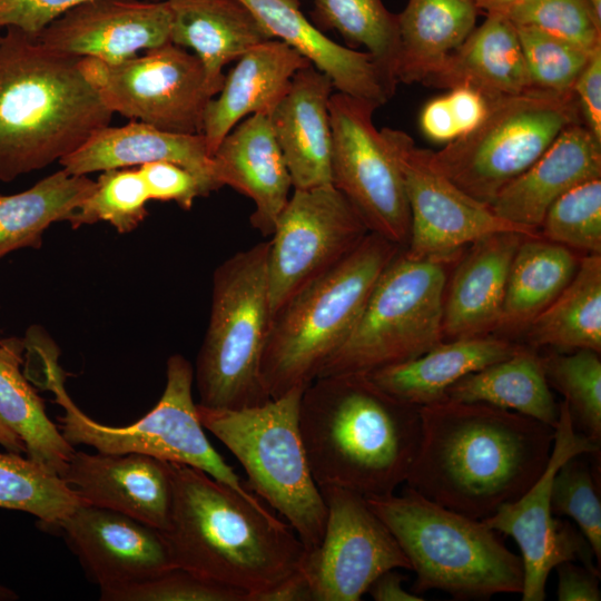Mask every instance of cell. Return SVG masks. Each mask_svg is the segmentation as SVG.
Wrapping results in <instances>:
<instances>
[{"label": "cell", "mask_w": 601, "mask_h": 601, "mask_svg": "<svg viewBox=\"0 0 601 601\" xmlns=\"http://www.w3.org/2000/svg\"><path fill=\"white\" fill-rule=\"evenodd\" d=\"M273 39H278L326 75L338 92L384 105L395 89L366 51L344 47L316 28L297 0H240Z\"/></svg>", "instance_id": "obj_25"}, {"label": "cell", "mask_w": 601, "mask_h": 601, "mask_svg": "<svg viewBox=\"0 0 601 601\" xmlns=\"http://www.w3.org/2000/svg\"><path fill=\"white\" fill-rule=\"evenodd\" d=\"M268 240L237 252L214 272L208 326L196 359L198 404L240 410L270 400L262 359L272 324Z\"/></svg>", "instance_id": "obj_8"}, {"label": "cell", "mask_w": 601, "mask_h": 601, "mask_svg": "<svg viewBox=\"0 0 601 601\" xmlns=\"http://www.w3.org/2000/svg\"><path fill=\"white\" fill-rule=\"evenodd\" d=\"M523 0H474L480 12L505 13Z\"/></svg>", "instance_id": "obj_53"}, {"label": "cell", "mask_w": 601, "mask_h": 601, "mask_svg": "<svg viewBox=\"0 0 601 601\" xmlns=\"http://www.w3.org/2000/svg\"><path fill=\"white\" fill-rule=\"evenodd\" d=\"M236 61L205 111L203 135L211 157L243 119L256 114L269 116L296 72L312 65L278 39L253 47Z\"/></svg>", "instance_id": "obj_26"}, {"label": "cell", "mask_w": 601, "mask_h": 601, "mask_svg": "<svg viewBox=\"0 0 601 601\" xmlns=\"http://www.w3.org/2000/svg\"><path fill=\"white\" fill-rule=\"evenodd\" d=\"M474 0H408L397 14V81L423 83L475 28Z\"/></svg>", "instance_id": "obj_31"}, {"label": "cell", "mask_w": 601, "mask_h": 601, "mask_svg": "<svg viewBox=\"0 0 601 601\" xmlns=\"http://www.w3.org/2000/svg\"><path fill=\"white\" fill-rule=\"evenodd\" d=\"M601 178V141L583 125L563 130L543 155L505 186L490 207L501 218L539 230L549 207L563 194Z\"/></svg>", "instance_id": "obj_24"}, {"label": "cell", "mask_w": 601, "mask_h": 601, "mask_svg": "<svg viewBox=\"0 0 601 601\" xmlns=\"http://www.w3.org/2000/svg\"><path fill=\"white\" fill-rule=\"evenodd\" d=\"M485 16L423 85L442 89L469 85L492 97L532 88L514 23L503 13Z\"/></svg>", "instance_id": "obj_30"}, {"label": "cell", "mask_w": 601, "mask_h": 601, "mask_svg": "<svg viewBox=\"0 0 601 601\" xmlns=\"http://www.w3.org/2000/svg\"><path fill=\"white\" fill-rule=\"evenodd\" d=\"M595 13L601 17V0H588Z\"/></svg>", "instance_id": "obj_54"}, {"label": "cell", "mask_w": 601, "mask_h": 601, "mask_svg": "<svg viewBox=\"0 0 601 601\" xmlns=\"http://www.w3.org/2000/svg\"><path fill=\"white\" fill-rule=\"evenodd\" d=\"M0 445L13 453H27L23 441L0 418Z\"/></svg>", "instance_id": "obj_52"}, {"label": "cell", "mask_w": 601, "mask_h": 601, "mask_svg": "<svg viewBox=\"0 0 601 601\" xmlns=\"http://www.w3.org/2000/svg\"><path fill=\"white\" fill-rule=\"evenodd\" d=\"M161 397L145 416L127 426L101 424L80 411L63 386L57 348L49 341L35 344L27 356V377L50 388L65 413L59 430L70 445L85 444L100 453H140L186 464L209 474L246 499L259 501L208 441L193 398L194 368L180 354L169 356Z\"/></svg>", "instance_id": "obj_7"}, {"label": "cell", "mask_w": 601, "mask_h": 601, "mask_svg": "<svg viewBox=\"0 0 601 601\" xmlns=\"http://www.w3.org/2000/svg\"><path fill=\"white\" fill-rule=\"evenodd\" d=\"M405 577L394 570L378 575L370 585L367 592L375 601H422L414 592L406 591L402 583Z\"/></svg>", "instance_id": "obj_51"}, {"label": "cell", "mask_w": 601, "mask_h": 601, "mask_svg": "<svg viewBox=\"0 0 601 601\" xmlns=\"http://www.w3.org/2000/svg\"><path fill=\"white\" fill-rule=\"evenodd\" d=\"M170 464L173 504L164 532L177 566L242 590L248 601L296 572L306 549L260 501L196 467Z\"/></svg>", "instance_id": "obj_3"}, {"label": "cell", "mask_w": 601, "mask_h": 601, "mask_svg": "<svg viewBox=\"0 0 601 601\" xmlns=\"http://www.w3.org/2000/svg\"><path fill=\"white\" fill-rule=\"evenodd\" d=\"M401 169L410 208V237L403 248L415 259L454 262L463 248L496 233L539 231L497 216L490 205L470 196L428 161L427 150L400 129H381Z\"/></svg>", "instance_id": "obj_15"}, {"label": "cell", "mask_w": 601, "mask_h": 601, "mask_svg": "<svg viewBox=\"0 0 601 601\" xmlns=\"http://www.w3.org/2000/svg\"><path fill=\"white\" fill-rule=\"evenodd\" d=\"M541 359L548 384L563 395L574 428L600 444V353L591 349H577L570 354L554 351Z\"/></svg>", "instance_id": "obj_39"}, {"label": "cell", "mask_w": 601, "mask_h": 601, "mask_svg": "<svg viewBox=\"0 0 601 601\" xmlns=\"http://www.w3.org/2000/svg\"><path fill=\"white\" fill-rule=\"evenodd\" d=\"M215 179L248 197L252 226L270 236L293 184L268 116L256 114L238 122L213 155Z\"/></svg>", "instance_id": "obj_21"}, {"label": "cell", "mask_w": 601, "mask_h": 601, "mask_svg": "<svg viewBox=\"0 0 601 601\" xmlns=\"http://www.w3.org/2000/svg\"><path fill=\"white\" fill-rule=\"evenodd\" d=\"M582 124L573 93L531 88L499 97L486 118L437 151L430 164L463 191L491 205L568 127Z\"/></svg>", "instance_id": "obj_11"}, {"label": "cell", "mask_w": 601, "mask_h": 601, "mask_svg": "<svg viewBox=\"0 0 601 601\" xmlns=\"http://www.w3.org/2000/svg\"><path fill=\"white\" fill-rule=\"evenodd\" d=\"M555 516L571 518L601 562V503L588 464L573 456L556 471L551 491Z\"/></svg>", "instance_id": "obj_44"}, {"label": "cell", "mask_w": 601, "mask_h": 601, "mask_svg": "<svg viewBox=\"0 0 601 601\" xmlns=\"http://www.w3.org/2000/svg\"><path fill=\"white\" fill-rule=\"evenodd\" d=\"M579 262L573 250L541 235L525 237L510 267L497 331L524 332L570 283Z\"/></svg>", "instance_id": "obj_33"}, {"label": "cell", "mask_w": 601, "mask_h": 601, "mask_svg": "<svg viewBox=\"0 0 601 601\" xmlns=\"http://www.w3.org/2000/svg\"><path fill=\"white\" fill-rule=\"evenodd\" d=\"M150 200L139 169L102 171L92 194L68 220L72 228L98 221L110 224L118 233L135 230L146 218Z\"/></svg>", "instance_id": "obj_40"}, {"label": "cell", "mask_w": 601, "mask_h": 601, "mask_svg": "<svg viewBox=\"0 0 601 601\" xmlns=\"http://www.w3.org/2000/svg\"><path fill=\"white\" fill-rule=\"evenodd\" d=\"M169 161L191 171L208 193L219 188L203 134H178L141 121L105 127L59 160L71 175Z\"/></svg>", "instance_id": "obj_27"}, {"label": "cell", "mask_w": 601, "mask_h": 601, "mask_svg": "<svg viewBox=\"0 0 601 601\" xmlns=\"http://www.w3.org/2000/svg\"><path fill=\"white\" fill-rule=\"evenodd\" d=\"M304 388L253 407L217 410L197 403L204 428L239 461L248 489L276 510L306 551L324 534L326 506L306 456L299 428Z\"/></svg>", "instance_id": "obj_9"}, {"label": "cell", "mask_w": 601, "mask_h": 601, "mask_svg": "<svg viewBox=\"0 0 601 601\" xmlns=\"http://www.w3.org/2000/svg\"><path fill=\"white\" fill-rule=\"evenodd\" d=\"M525 237L516 231H503L467 246L445 286L444 341L497 331L510 267Z\"/></svg>", "instance_id": "obj_22"}, {"label": "cell", "mask_w": 601, "mask_h": 601, "mask_svg": "<svg viewBox=\"0 0 601 601\" xmlns=\"http://www.w3.org/2000/svg\"><path fill=\"white\" fill-rule=\"evenodd\" d=\"M299 428L316 484L365 497L394 493L418 451L420 407L378 387L367 374L316 377L299 402Z\"/></svg>", "instance_id": "obj_2"}, {"label": "cell", "mask_w": 601, "mask_h": 601, "mask_svg": "<svg viewBox=\"0 0 601 601\" xmlns=\"http://www.w3.org/2000/svg\"><path fill=\"white\" fill-rule=\"evenodd\" d=\"M368 233L333 184L293 189L268 240L272 319L302 288L348 256Z\"/></svg>", "instance_id": "obj_14"}, {"label": "cell", "mask_w": 601, "mask_h": 601, "mask_svg": "<svg viewBox=\"0 0 601 601\" xmlns=\"http://www.w3.org/2000/svg\"><path fill=\"white\" fill-rule=\"evenodd\" d=\"M57 528L100 592L177 566L162 531L112 510L82 503Z\"/></svg>", "instance_id": "obj_18"}, {"label": "cell", "mask_w": 601, "mask_h": 601, "mask_svg": "<svg viewBox=\"0 0 601 601\" xmlns=\"http://www.w3.org/2000/svg\"><path fill=\"white\" fill-rule=\"evenodd\" d=\"M401 249L368 233L273 317L262 359V381L270 398L305 388L317 377L352 334L380 274Z\"/></svg>", "instance_id": "obj_5"}, {"label": "cell", "mask_w": 601, "mask_h": 601, "mask_svg": "<svg viewBox=\"0 0 601 601\" xmlns=\"http://www.w3.org/2000/svg\"><path fill=\"white\" fill-rule=\"evenodd\" d=\"M422 434L406 486L484 520L522 496L549 461L555 427L484 403L420 407Z\"/></svg>", "instance_id": "obj_1"}, {"label": "cell", "mask_w": 601, "mask_h": 601, "mask_svg": "<svg viewBox=\"0 0 601 601\" xmlns=\"http://www.w3.org/2000/svg\"><path fill=\"white\" fill-rule=\"evenodd\" d=\"M366 501L410 561L416 574L414 593L440 590L460 600L521 593V556L483 520L442 506L407 486L402 495Z\"/></svg>", "instance_id": "obj_6"}, {"label": "cell", "mask_w": 601, "mask_h": 601, "mask_svg": "<svg viewBox=\"0 0 601 601\" xmlns=\"http://www.w3.org/2000/svg\"><path fill=\"white\" fill-rule=\"evenodd\" d=\"M447 265L411 258L402 248L380 274L352 334L317 377L370 374L443 342Z\"/></svg>", "instance_id": "obj_10"}, {"label": "cell", "mask_w": 601, "mask_h": 601, "mask_svg": "<svg viewBox=\"0 0 601 601\" xmlns=\"http://www.w3.org/2000/svg\"><path fill=\"white\" fill-rule=\"evenodd\" d=\"M79 67L114 114L178 134H203L214 98L196 55L167 42L118 62L80 58Z\"/></svg>", "instance_id": "obj_12"}, {"label": "cell", "mask_w": 601, "mask_h": 601, "mask_svg": "<svg viewBox=\"0 0 601 601\" xmlns=\"http://www.w3.org/2000/svg\"><path fill=\"white\" fill-rule=\"evenodd\" d=\"M171 12L170 42L191 48L200 60L214 97L220 91L224 67L253 47L273 39L240 0H167Z\"/></svg>", "instance_id": "obj_28"}, {"label": "cell", "mask_w": 601, "mask_h": 601, "mask_svg": "<svg viewBox=\"0 0 601 601\" xmlns=\"http://www.w3.org/2000/svg\"><path fill=\"white\" fill-rule=\"evenodd\" d=\"M331 79L309 65L296 72L268 116L293 189L332 184Z\"/></svg>", "instance_id": "obj_23"}, {"label": "cell", "mask_w": 601, "mask_h": 601, "mask_svg": "<svg viewBox=\"0 0 601 601\" xmlns=\"http://www.w3.org/2000/svg\"><path fill=\"white\" fill-rule=\"evenodd\" d=\"M319 23L347 42L364 46L393 89L397 81L400 30L397 14L382 0H312Z\"/></svg>", "instance_id": "obj_37"}, {"label": "cell", "mask_w": 601, "mask_h": 601, "mask_svg": "<svg viewBox=\"0 0 601 601\" xmlns=\"http://www.w3.org/2000/svg\"><path fill=\"white\" fill-rule=\"evenodd\" d=\"M79 59L18 28L0 35V181L59 161L109 126Z\"/></svg>", "instance_id": "obj_4"}, {"label": "cell", "mask_w": 601, "mask_h": 601, "mask_svg": "<svg viewBox=\"0 0 601 601\" xmlns=\"http://www.w3.org/2000/svg\"><path fill=\"white\" fill-rule=\"evenodd\" d=\"M504 14L515 26L538 29L588 52L601 48V17L588 0H523Z\"/></svg>", "instance_id": "obj_42"}, {"label": "cell", "mask_w": 601, "mask_h": 601, "mask_svg": "<svg viewBox=\"0 0 601 601\" xmlns=\"http://www.w3.org/2000/svg\"><path fill=\"white\" fill-rule=\"evenodd\" d=\"M96 181L60 169L12 195L0 194V259L22 248H40L46 229L69 220Z\"/></svg>", "instance_id": "obj_36"}, {"label": "cell", "mask_w": 601, "mask_h": 601, "mask_svg": "<svg viewBox=\"0 0 601 601\" xmlns=\"http://www.w3.org/2000/svg\"><path fill=\"white\" fill-rule=\"evenodd\" d=\"M87 1L90 0H0V27H13L37 36L52 21Z\"/></svg>", "instance_id": "obj_47"}, {"label": "cell", "mask_w": 601, "mask_h": 601, "mask_svg": "<svg viewBox=\"0 0 601 601\" xmlns=\"http://www.w3.org/2000/svg\"><path fill=\"white\" fill-rule=\"evenodd\" d=\"M378 106L332 93V184L348 199L371 233L404 248L410 208L395 157L373 121Z\"/></svg>", "instance_id": "obj_13"}, {"label": "cell", "mask_w": 601, "mask_h": 601, "mask_svg": "<svg viewBox=\"0 0 601 601\" xmlns=\"http://www.w3.org/2000/svg\"><path fill=\"white\" fill-rule=\"evenodd\" d=\"M519 347L492 334L443 341L415 358L367 375L386 393L421 407L445 400L447 390L463 376L511 356Z\"/></svg>", "instance_id": "obj_29"}, {"label": "cell", "mask_w": 601, "mask_h": 601, "mask_svg": "<svg viewBox=\"0 0 601 601\" xmlns=\"http://www.w3.org/2000/svg\"><path fill=\"white\" fill-rule=\"evenodd\" d=\"M307 579L298 569L275 587L253 597L252 601H313Z\"/></svg>", "instance_id": "obj_50"}, {"label": "cell", "mask_w": 601, "mask_h": 601, "mask_svg": "<svg viewBox=\"0 0 601 601\" xmlns=\"http://www.w3.org/2000/svg\"><path fill=\"white\" fill-rule=\"evenodd\" d=\"M515 28L532 88L573 93L574 82L592 52L531 27Z\"/></svg>", "instance_id": "obj_43"}, {"label": "cell", "mask_w": 601, "mask_h": 601, "mask_svg": "<svg viewBox=\"0 0 601 601\" xmlns=\"http://www.w3.org/2000/svg\"><path fill=\"white\" fill-rule=\"evenodd\" d=\"M82 503L47 466L20 453H0V509L27 512L41 524L57 528Z\"/></svg>", "instance_id": "obj_38"}, {"label": "cell", "mask_w": 601, "mask_h": 601, "mask_svg": "<svg viewBox=\"0 0 601 601\" xmlns=\"http://www.w3.org/2000/svg\"><path fill=\"white\" fill-rule=\"evenodd\" d=\"M544 239L585 255H601V178L560 196L540 226Z\"/></svg>", "instance_id": "obj_41"}, {"label": "cell", "mask_w": 601, "mask_h": 601, "mask_svg": "<svg viewBox=\"0 0 601 601\" xmlns=\"http://www.w3.org/2000/svg\"><path fill=\"white\" fill-rule=\"evenodd\" d=\"M599 453L600 444L574 428L568 404L562 401L553 447L543 472L522 496L483 520L497 533L513 538L520 548L523 601H543L549 574L562 562L579 560L600 572L593 562V550L581 531L555 518L551 508L552 482L560 466L573 456Z\"/></svg>", "instance_id": "obj_16"}, {"label": "cell", "mask_w": 601, "mask_h": 601, "mask_svg": "<svg viewBox=\"0 0 601 601\" xmlns=\"http://www.w3.org/2000/svg\"><path fill=\"white\" fill-rule=\"evenodd\" d=\"M150 200L175 201L189 210L195 199L208 195L204 184L188 169L169 161L139 166Z\"/></svg>", "instance_id": "obj_46"}, {"label": "cell", "mask_w": 601, "mask_h": 601, "mask_svg": "<svg viewBox=\"0 0 601 601\" xmlns=\"http://www.w3.org/2000/svg\"><path fill=\"white\" fill-rule=\"evenodd\" d=\"M446 398L510 410L552 427L558 423L559 405L541 356L530 346L520 345L511 356L463 376L447 390Z\"/></svg>", "instance_id": "obj_32"}, {"label": "cell", "mask_w": 601, "mask_h": 601, "mask_svg": "<svg viewBox=\"0 0 601 601\" xmlns=\"http://www.w3.org/2000/svg\"><path fill=\"white\" fill-rule=\"evenodd\" d=\"M573 95L582 124L601 141V48L591 53L578 76Z\"/></svg>", "instance_id": "obj_48"}, {"label": "cell", "mask_w": 601, "mask_h": 601, "mask_svg": "<svg viewBox=\"0 0 601 601\" xmlns=\"http://www.w3.org/2000/svg\"><path fill=\"white\" fill-rule=\"evenodd\" d=\"M530 347L601 352V255H585L565 288L524 331Z\"/></svg>", "instance_id": "obj_35"}, {"label": "cell", "mask_w": 601, "mask_h": 601, "mask_svg": "<svg viewBox=\"0 0 601 601\" xmlns=\"http://www.w3.org/2000/svg\"><path fill=\"white\" fill-rule=\"evenodd\" d=\"M59 476L86 504L167 531L173 504L170 464L140 453H72Z\"/></svg>", "instance_id": "obj_20"}, {"label": "cell", "mask_w": 601, "mask_h": 601, "mask_svg": "<svg viewBox=\"0 0 601 601\" xmlns=\"http://www.w3.org/2000/svg\"><path fill=\"white\" fill-rule=\"evenodd\" d=\"M558 572L559 601H600V572L573 561H565L555 566Z\"/></svg>", "instance_id": "obj_49"}, {"label": "cell", "mask_w": 601, "mask_h": 601, "mask_svg": "<svg viewBox=\"0 0 601 601\" xmlns=\"http://www.w3.org/2000/svg\"><path fill=\"white\" fill-rule=\"evenodd\" d=\"M102 601H248L242 590L175 566L147 580L100 592Z\"/></svg>", "instance_id": "obj_45"}, {"label": "cell", "mask_w": 601, "mask_h": 601, "mask_svg": "<svg viewBox=\"0 0 601 601\" xmlns=\"http://www.w3.org/2000/svg\"><path fill=\"white\" fill-rule=\"evenodd\" d=\"M24 341L0 339V418L23 441L27 456L58 475L75 449L46 413L43 400L21 371Z\"/></svg>", "instance_id": "obj_34"}, {"label": "cell", "mask_w": 601, "mask_h": 601, "mask_svg": "<svg viewBox=\"0 0 601 601\" xmlns=\"http://www.w3.org/2000/svg\"><path fill=\"white\" fill-rule=\"evenodd\" d=\"M167 0H90L48 24L37 38L78 58L118 62L170 42Z\"/></svg>", "instance_id": "obj_19"}, {"label": "cell", "mask_w": 601, "mask_h": 601, "mask_svg": "<svg viewBox=\"0 0 601 601\" xmlns=\"http://www.w3.org/2000/svg\"><path fill=\"white\" fill-rule=\"evenodd\" d=\"M319 490L326 506L324 534L315 549L306 551L299 568L314 601H358L382 573L411 570L364 495L338 486Z\"/></svg>", "instance_id": "obj_17"}]
</instances>
